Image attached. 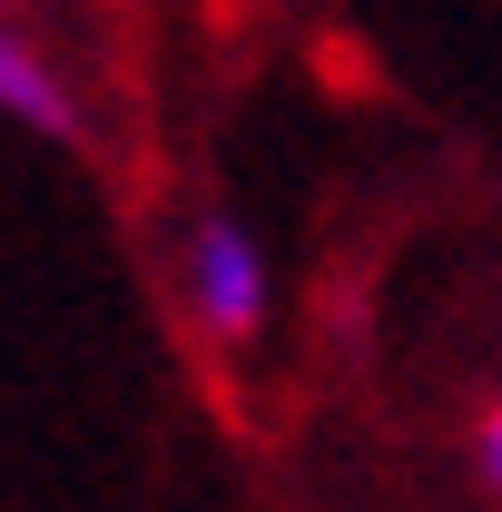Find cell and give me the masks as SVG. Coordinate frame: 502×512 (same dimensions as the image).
Here are the masks:
<instances>
[{"label":"cell","mask_w":502,"mask_h":512,"mask_svg":"<svg viewBox=\"0 0 502 512\" xmlns=\"http://www.w3.org/2000/svg\"><path fill=\"white\" fill-rule=\"evenodd\" d=\"M178 296H188V316L217 345H247L266 325V247L227 207H197L188 217V237H178Z\"/></svg>","instance_id":"6da1fadb"},{"label":"cell","mask_w":502,"mask_h":512,"mask_svg":"<svg viewBox=\"0 0 502 512\" xmlns=\"http://www.w3.org/2000/svg\"><path fill=\"white\" fill-rule=\"evenodd\" d=\"M473 463H483V483L502 493V404L483 414V434H473Z\"/></svg>","instance_id":"3957f363"},{"label":"cell","mask_w":502,"mask_h":512,"mask_svg":"<svg viewBox=\"0 0 502 512\" xmlns=\"http://www.w3.org/2000/svg\"><path fill=\"white\" fill-rule=\"evenodd\" d=\"M0 109L20 128H40V138H69L79 128V109H69V89L50 79V60L30 40H10V30H0Z\"/></svg>","instance_id":"7a4b0ae2"}]
</instances>
